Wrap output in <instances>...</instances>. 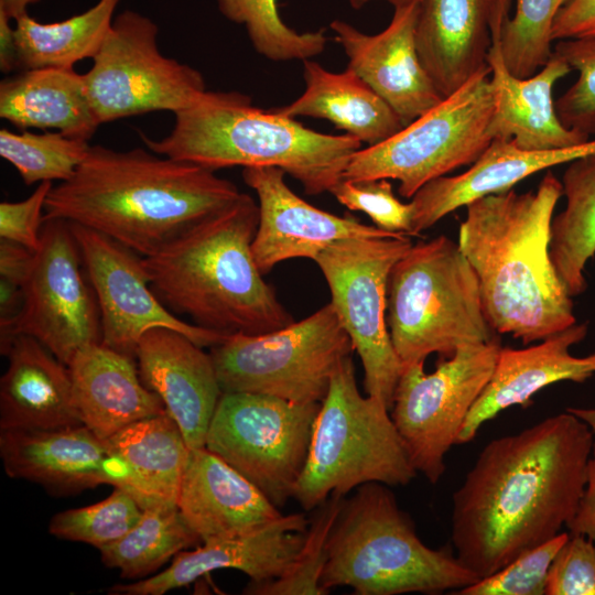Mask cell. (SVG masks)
I'll use <instances>...</instances> for the list:
<instances>
[{
	"label": "cell",
	"mask_w": 595,
	"mask_h": 595,
	"mask_svg": "<svg viewBox=\"0 0 595 595\" xmlns=\"http://www.w3.org/2000/svg\"><path fill=\"white\" fill-rule=\"evenodd\" d=\"M594 452L570 411L483 447L453 494L452 543L479 578L561 532L584 495Z\"/></svg>",
	"instance_id": "1"
},
{
	"label": "cell",
	"mask_w": 595,
	"mask_h": 595,
	"mask_svg": "<svg viewBox=\"0 0 595 595\" xmlns=\"http://www.w3.org/2000/svg\"><path fill=\"white\" fill-rule=\"evenodd\" d=\"M240 195L231 181L199 165L142 148L117 151L96 144L71 178L53 185L44 220L82 225L148 258Z\"/></svg>",
	"instance_id": "2"
},
{
	"label": "cell",
	"mask_w": 595,
	"mask_h": 595,
	"mask_svg": "<svg viewBox=\"0 0 595 595\" xmlns=\"http://www.w3.org/2000/svg\"><path fill=\"white\" fill-rule=\"evenodd\" d=\"M562 196L561 181L548 170L534 192L510 188L472 201L459 225L457 244L478 279L489 326L523 344L576 323L572 296L550 257Z\"/></svg>",
	"instance_id": "3"
},
{
	"label": "cell",
	"mask_w": 595,
	"mask_h": 595,
	"mask_svg": "<svg viewBox=\"0 0 595 595\" xmlns=\"http://www.w3.org/2000/svg\"><path fill=\"white\" fill-rule=\"evenodd\" d=\"M258 223V204L241 193L169 249L142 258L156 296L174 314L224 335L266 334L294 322L255 261Z\"/></svg>",
	"instance_id": "4"
},
{
	"label": "cell",
	"mask_w": 595,
	"mask_h": 595,
	"mask_svg": "<svg viewBox=\"0 0 595 595\" xmlns=\"http://www.w3.org/2000/svg\"><path fill=\"white\" fill-rule=\"evenodd\" d=\"M174 116L171 132L160 140L140 132L149 150L214 172L234 166L278 167L309 195L329 192L363 148L349 134L321 133L277 109L255 107L239 91L206 90Z\"/></svg>",
	"instance_id": "5"
},
{
	"label": "cell",
	"mask_w": 595,
	"mask_h": 595,
	"mask_svg": "<svg viewBox=\"0 0 595 595\" xmlns=\"http://www.w3.org/2000/svg\"><path fill=\"white\" fill-rule=\"evenodd\" d=\"M344 499L329 532L320 585L357 595L440 594L479 580L451 549H432L389 486L367 483ZM454 593V592H453Z\"/></svg>",
	"instance_id": "6"
},
{
	"label": "cell",
	"mask_w": 595,
	"mask_h": 595,
	"mask_svg": "<svg viewBox=\"0 0 595 595\" xmlns=\"http://www.w3.org/2000/svg\"><path fill=\"white\" fill-rule=\"evenodd\" d=\"M387 324L403 365L431 354L496 339L485 316L478 279L457 242L442 235L412 245L393 266Z\"/></svg>",
	"instance_id": "7"
},
{
	"label": "cell",
	"mask_w": 595,
	"mask_h": 595,
	"mask_svg": "<svg viewBox=\"0 0 595 595\" xmlns=\"http://www.w3.org/2000/svg\"><path fill=\"white\" fill-rule=\"evenodd\" d=\"M387 405L358 390L351 355L334 375L316 415L293 498L305 511L367 483L405 486L418 474Z\"/></svg>",
	"instance_id": "8"
},
{
	"label": "cell",
	"mask_w": 595,
	"mask_h": 595,
	"mask_svg": "<svg viewBox=\"0 0 595 595\" xmlns=\"http://www.w3.org/2000/svg\"><path fill=\"white\" fill-rule=\"evenodd\" d=\"M354 349L331 302L309 317L259 335L231 334L210 347L223 392L322 402Z\"/></svg>",
	"instance_id": "9"
},
{
	"label": "cell",
	"mask_w": 595,
	"mask_h": 595,
	"mask_svg": "<svg viewBox=\"0 0 595 595\" xmlns=\"http://www.w3.org/2000/svg\"><path fill=\"white\" fill-rule=\"evenodd\" d=\"M489 66L391 138L355 152L343 180L388 178L412 196L425 184L474 164L493 141Z\"/></svg>",
	"instance_id": "10"
},
{
	"label": "cell",
	"mask_w": 595,
	"mask_h": 595,
	"mask_svg": "<svg viewBox=\"0 0 595 595\" xmlns=\"http://www.w3.org/2000/svg\"><path fill=\"white\" fill-rule=\"evenodd\" d=\"M412 245L403 234L347 238L332 244L314 260L361 360L366 393L389 410L403 365L387 324L388 283L393 266Z\"/></svg>",
	"instance_id": "11"
},
{
	"label": "cell",
	"mask_w": 595,
	"mask_h": 595,
	"mask_svg": "<svg viewBox=\"0 0 595 595\" xmlns=\"http://www.w3.org/2000/svg\"><path fill=\"white\" fill-rule=\"evenodd\" d=\"M321 402L223 392L205 447L238 470L277 507L293 498Z\"/></svg>",
	"instance_id": "12"
},
{
	"label": "cell",
	"mask_w": 595,
	"mask_h": 595,
	"mask_svg": "<svg viewBox=\"0 0 595 595\" xmlns=\"http://www.w3.org/2000/svg\"><path fill=\"white\" fill-rule=\"evenodd\" d=\"M158 34L156 23L138 11L115 17L83 74L100 123L153 111L176 113L206 91L197 69L160 52Z\"/></svg>",
	"instance_id": "13"
},
{
	"label": "cell",
	"mask_w": 595,
	"mask_h": 595,
	"mask_svg": "<svg viewBox=\"0 0 595 595\" xmlns=\"http://www.w3.org/2000/svg\"><path fill=\"white\" fill-rule=\"evenodd\" d=\"M501 346L497 339L464 345L426 374L424 363L404 367L390 410L410 461L436 484L445 455L457 444L464 422L487 386Z\"/></svg>",
	"instance_id": "14"
},
{
	"label": "cell",
	"mask_w": 595,
	"mask_h": 595,
	"mask_svg": "<svg viewBox=\"0 0 595 595\" xmlns=\"http://www.w3.org/2000/svg\"><path fill=\"white\" fill-rule=\"evenodd\" d=\"M18 335L35 338L66 365L82 347L101 342L99 306L67 220L43 221L13 339Z\"/></svg>",
	"instance_id": "15"
},
{
	"label": "cell",
	"mask_w": 595,
	"mask_h": 595,
	"mask_svg": "<svg viewBox=\"0 0 595 595\" xmlns=\"http://www.w3.org/2000/svg\"><path fill=\"white\" fill-rule=\"evenodd\" d=\"M100 312L101 344L134 358L142 335L154 327L177 331L202 347L227 335L182 321L156 296L142 258L96 230L68 221Z\"/></svg>",
	"instance_id": "16"
},
{
	"label": "cell",
	"mask_w": 595,
	"mask_h": 595,
	"mask_svg": "<svg viewBox=\"0 0 595 595\" xmlns=\"http://www.w3.org/2000/svg\"><path fill=\"white\" fill-rule=\"evenodd\" d=\"M6 473L58 494L112 485L137 499L133 474L108 440L84 424L48 430L0 431Z\"/></svg>",
	"instance_id": "17"
},
{
	"label": "cell",
	"mask_w": 595,
	"mask_h": 595,
	"mask_svg": "<svg viewBox=\"0 0 595 595\" xmlns=\"http://www.w3.org/2000/svg\"><path fill=\"white\" fill-rule=\"evenodd\" d=\"M284 175L272 166L242 169L244 182L258 197L259 223L251 249L262 274L289 259L315 260L342 239L394 234L309 204L286 185Z\"/></svg>",
	"instance_id": "18"
},
{
	"label": "cell",
	"mask_w": 595,
	"mask_h": 595,
	"mask_svg": "<svg viewBox=\"0 0 595 595\" xmlns=\"http://www.w3.org/2000/svg\"><path fill=\"white\" fill-rule=\"evenodd\" d=\"M418 13L419 3L393 9L388 26L375 35L343 20L329 24L347 55V67L396 111L404 126L444 99L418 53Z\"/></svg>",
	"instance_id": "19"
},
{
	"label": "cell",
	"mask_w": 595,
	"mask_h": 595,
	"mask_svg": "<svg viewBox=\"0 0 595 595\" xmlns=\"http://www.w3.org/2000/svg\"><path fill=\"white\" fill-rule=\"evenodd\" d=\"M307 527L304 513L282 515L249 533L181 551L161 573L133 583L116 584L109 588V594L163 595L220 569L241 571L252 585L271 582L284 574L295 560Z\"/></svg>",
	"instance_id": "20"
},
{
	"label": "cell",
	"mask_w": 595,
	"mask_h": 595,
	"mask_svg": "<svg viewBox=\"0 0 595 595\" xmlns=\"http://www.w3.org/2000/svg\"><path fill=\"white\" fill-rule=\"evenodd\" d=\"M134 359L142 382L162 399L188 447H205L223 393L210 354L177 331L154 327L140 338Z\"/></svg>",
	"instance_id": "21"
},
{
	"label": "cell",
	"mask_w": 595,
	"mask_h": 595,
	"mask_svg": "<svg viewBox=\"0 0 595 595\" xmlns=\"http://www.w3.org/2000/svg\"><path fill=\"white\" fill-rule=\"evenodd\" d=\"M509 18L501 0H420L418 53L445 98L482 69Z\"/></svg>",
	"instance_id": "22"
},
{
	"label": "cell",
	"mask_w": 595,
	"mask_h": 595,
	"mask_svg": "<svg viewBox=\"0 0 595 595\" xmlns=\"http://www.w3.org/2000/svg\"><path fill=\"white\" fill-rule=\"evenodd\" d=\"M587 324H577L523 349L500 348L494 372L470 409L457 444L470 442L480 426L501 411L527 407L541 389L559 382H584L595 375V354L576 357L570 348L582 342Z\"/></svg>",
	"instance_id": "23"
},
{
	"label": "cell",
	"mask_w": 595,
	"mask_h": 595,
	"mask_svg": "<svg viewBox=\"0 0 595 595\" xmlns=\"http://www.w3.org/2000/svg\"><path fill=\"white\" fill-rule=\"evenodd\" d=\"M177 508L202 543L249 533L282 516L256 485L206 447L191 450Z\"/></svg>",
	"instance_id": "24"
},
{
	"label": "cell",
	"mask_w": 595,
	"mask_h": 595,
	"mask_svg": "<svg viewBox=\"0 0 595 595\" xmlns=\"http://www.w3.org/2000/svg\"><path fill=\"white\" fill-rule=\"evenodd\" d=\"M494 110L488 126L491 140H511L521 150H551L578 145L589 140L560 120L553 88L572 69L553 53L534 75L520 78L507 68L497 41L487 56Z\"/></svg>",
	"instance_id": "25"
},
{
	"label": "cell",
	"mask_w": 595,
	"mask_h": 595,
	"mask_svg": "<svg viewBox=\"0 0 595 595\" xmlns=\"http://www.w3.org/2000/svg\"><path fill=\"white\" fill-rule=\"evenodd\" d=\"M591 153H595V139L578 145L537 151L521 150L511 140H493L466 172L433 180L412 196L410 236L420 235L478 197L505 192L538 172Z\"/></svg>",
	"instance_id": "26"
},
{
	"label": "cell",
	"mask_w": 595,
	"mask_h": 595,
	"mask_svg": "<svg viewBox=\"0 0 595 595\" xmlns=\"http://www.w3.org/2000/svg\"><path fill=\"white\" fill-rule=\"evenodd\" d=\"M67 367L77 415L102 440L166 411L162 399L142 382L136 359L101 343L82 347Z\"/></svg>",
	"instance_id": "27"
},
{
	"label": "cell",
	"mask_w": 595,
	"mask_h": 595,
	"mask_svg": "<svg viewBox=\"0 0 595 595\" xmlns=\"http://www.w3.org/2000/svg\"><path fill=\"white\" fill-rule=\"evenodd\" d=\"M0 380V431L48 430L82 424L69 369L39 340L18 335Z\"/></svg>",
	"instance_id": "28"
},
{
	"label": "cell",
	"mask_w": 595,
	"mask_h": 595,
	"mask_svg": "<svg viewBox=\"0 0 595 595\" xmlns=\"http://www.w3.org/2000/svg\"><path fill=\"white\" fill-rule=\"evenodd\" d=\"M0 117L21 130L54 129L86 141L101 125L74 67L21 69L1 80Z\"/></svg>",
	"instance_id": "29"
},
{
	"label": "cell",
	"mask_w": 595,
	"mask_h": 595,
	"mask_svg": "<svg viewBox=\"0 0 595 595\" xmlns=\"http://www.w3.org/2000/svg\"><path fill=\"white\" fill-rule=\"evenodd\" d=\"M303 79V94L291 104L275 108L280 113L327 120L367 147L391 138L404 127L396 111L348 67L334 73L311 58L305 60Z\"/></svg>",
	"instance_id": "30"
},
{
	"label": "cell",
	"mask_w": 595,
	"mask_h": 595,
	"mask_svg": "<svg viewBox=\"0 0 595 595\" xmlns=\"http://www.w3.org/2000/svg\"><path fill=\"white\" fill-rule=\"evenodd\" d=\"M108 441L130 467L142 509L177 506L191 448L167 411L134 422Z\"/></svg>",
	"instance_id": "31"
},
{
	"label": "cell",
	"mask_w": 595,
	"mask_h": 595,
	"mask_svg": "<svg viewBox=\"0 0 595 595\" xmlns=\"http://www.w3.org/2000/svg\"><path fill=\"white\" fill-rule=\"evenodd\" d=\"M561 183L566 204L552 219L550 257L574 298L585 291V266L595 256V153L567 163Z\"/></svg>",
	"instance_id": "32"
},
{
	"label": "cell",
	"mask_w": 595,
	"mask_h": 595,
	"mask_svg": "<svg viewBox=\"0 0 595 595\" xmlns=\"http://www.w3.org/2000/svg\"><path fill=\"white\" fill-rule=\"evenodd\" d=\"M121 0H98L68 19L42 23L28 12L14 19L21 69L74 67L102 45Z\"/></svg>",
	"instance_id": "33"
},
{
	"label": "cell",
	"mask_w": 595,
	"mask_h": 595,
	"mask_svg": "<svg viewBox=\"0 0 595 595\" xmlns=\"http://www.w3.org/2000/svg\"><path fill=\"white\" fill-rule=\"evenodd\" d=\"M199 544L177 506H155L143 509L134 527L99 551L106 566L133 580L150 575L181 551Z\"/></svg>",
	"instance_id": "34"
},
{
	"label": "cell",
	"mask_w": 595,
	"mask_h": 595,
	"mask_svg": "<svg viewBox=\"0 0 595 595\" xmlns=\"http://www.w3.org/2000/svg\"><path fill=\"white\" fill-rule=\"evenodd\" d=\"M229 21L245 25L253 48L274 62L310 60L324 52L325 30L298 32L281 19L277 0H216Z\"/></svg>",
	"instance_id": "35"
},
{
	"label": "cell",
	"mask_w": 595,
	"mask_h": 595,
	"mask_svg": "<svg viewBox=\"0 0 595 595\" xmlns=\"http://www.w3.org/2000/svg\"><path fill=\"white\" fill-rule=\"evenodd\" d=\"M90 144L61 132L34 133L0 130V155L19 173L25 185L63 182L73 176Z\"/></svg>",
	"instance_id": "36"
},
{
	"label": "cell",
	"mask_w": 595,
	"mask_h": 595,
	"mask_svg": "<svg viewBox=\"0 0 595 595\" xmlns=\"http://www.w3.org/2000/svg\"><path fill=\"white\" fill-rule=\"evenodd\" d=\"M569 0H516L497 40L509 72L520 78L539 72L553 55L554 20Z\"/></svg>",
	"instance_id": "37"
},
{
	"label": "cell",
	"mask_w": 595,
	"mask_h": 595,
	"mask_svg": "<svg viewBox=\"0 0 595 595\" xmlns=\"http://www.w3.org/2000/svg\"><path fill=\"white\" fill-rule=\"evenodd\" d=\"M143 509L127 490L115 487L106 499L54 515L48 532L63 540L101 549L122 538L140 520Z\"/></svg>",
	"instance_id": "38"
},
{
	"label": "cell",
	"mask_w": 595,
	"mask_h": 595,
	"mask_svg": "<svg viewBox=\"0 0 595 595\" xmlns=\"http://www.w3.org/2000/svg\"><path fill=\"white\" fill-rule=\"evenodd\" d=\"M344 496H332L317 508L307 527L304 542L280 577L260 585L248 584L242 593L249 595H324L320 578L326 563V543L343 506Z\"/></svg>",
	"instance_id": "39"
},
{
	"label": "cell",
	"mask_w": 595,
	"mask_h": 595,
	"mask_svg": "<svg viewBox=\"0 0 595 595\" xmlns=\"http://www.w3.org/2000/svg\"><path fill=\"white\" fill-rule=\"evenodd\" d=\"M553 53L577 71L576 82L555 100L561 122L569 129L595 134V36L555 41Z\"/></svg>",
	"instance_id": "40"
},
{
	"label": "cell",
	"mask_w": 595,
	"mask_h": 595,
	"mask_svg": "<svg viewBox=\"0 0 595 595\" xmlns=\"http://www.w3.org/2000/svg\"><path fill=\"white\" fill-rule=\"evenodd\" d=\"M570 533L560 532L497 572L454 592L457 595H544L550 565Z\"/></svg>",
	"instance_id": "41"
},
{
	"label": "cell",
	"mask_w": 595,
	"mask_h": 595,
	"mask_svg": "<svg viewBox=\"0 0 595 595\" xmlns=\"http://www.w3.org/2000/svg\"><path fill=\"white\" fill-rule=\"evenodd\" d=\"M329 193L350 210L363 212L382 230L410 237L413 209L393 193L388 178L340 180Z\"/></svg>",
	"instance_id": "42"
},
{
	"label": "cell",
	"mask_w": 595,
	"mask_h": 595,
	"mask_svg": "<svg viewBox=\"0 0 595 595\" xmlns=\"http://www.w3.org/2000/svg\"><path fill=\"white\" fill-rule=\"evenodd\" d=\"M545 595H595V544L570 533L548 573Z\"/></svg>",
	"instance_id": "43"
},
{
	"label": "cell",
	"mask_w": 595,
	"mask_h": 595,
	"mask_svg": "<svg viewBox=\"0 0 595 595\" xmlns=\"http://www.w3.org/2000/svg\"><path fill=\"white\" fill-rule=\"evenodd\" d=\"M53 182L39 183L34 192L20 202H1L0 238L36 251L41 242L46 197Z\"/></svg>",
	"instance_id": "44"
},
{
	"label": "cell",
	"mask_w": 595,
	"mask_h": 595,
	"mask_svg": "<svg viewBox=\"0 0 595 595\" xmlns=\"http://www.w3.org/2000/svg\"><path fill=\"white\" fill-rule=\"evenodd\" d=\"M581 36H595V0H569L554 20L553 41Z\"/></svg>",
	"instance_id": "45"
},
{
	"label": "cell",
	"mask_w": 595,
	"mask_h": 595,
	"mask_svg": "<svg viewBox=\"0 0 595 595\" xmlns=\"http://www.w3.org/2000/svg\"><path fill=\"white\" fill-rule=\"evenodd\" d=\"M34 253L22 245L0 238V282L24 290Z\"/></svg>",
	"instance_id": "46"
},
{
	"label": "cell",
	"mask_w": 595,
	"mask_h": 595,
	"mask_svg": "<svg viewBox=\"0 0 595 595\" xmlns=\"http://www.w3.org/2000/svg\"><path fill=\"white\" fill-rule=\"evenodd\" d=\"M566 528L570 533L585 536L595 544V455L589 462L584 495L577 511L567 522Z\"/></svg>",
	"instance_id": "47"
},
{
	"label": "cell",
	"mask_w": 595,
	"mask_h": 595,
	"mask_svg": "<svg viewBox=\"0 0 595 595\" xmlns=\"http://www.w3.org/2000/svg\"><path fill=\"white\" fill-rule=\"evenodd\" d=\"M13 19L0 10V69L4 74L20 68L19 48Z\"/></svg>",
	"instance_id": "48"
},
{
	"label": "cell",
	"mask_w": 595,
	"mask_h": 595,
	"mask_svg": "<svg viewBox=\"0 0 595 595\" xmlns=\"http://www.w3.org/2000/svg\"><path fill=\"white\" fill-rule=\"evenodd\" d=\"M41 0H0V10L13 20L28 12V8Z\"/></svg>",
	"instance_id": "49"
},
{
	"label": "cell",
	"mask_w": 595,
	"mask_h": 595,
	"mask_svg": "<svg viewBox=\"0 0 595 595\" xmlns=\"http://www.w3.org/2000/svg\"><path fill=\"white\" fill-rule=\"evenodd\" d=\"M567 411L572 412L580 419H582L592 430L594 434V452L595 455V408L584 409V408H567Z\"/></svg>",
	"instance_id": "50"
},
{
	"label": "cell",
	"mask_w": 595,
	"mask_h": 595,
	"mask_svg": "<svg viewBox=\"0 0 595 595\" xmlns=\"http://www.w3.org/2000/svg\"><path fill=\"white\" fill-rule=\"evenodd\" d=\"M347 1H348L349 6L353 9L359 10V9L364 8L366 4H368V3H370L371 1H375V0H347ZM383 1L391 4L393 7V9L408 7V6L415 4V3L420 2V0H383Z\"/></svg>",
	"instance_id": "51"
},
{
	"label": "cell",
	"mask_w": 595,
	"mask_h": 595,
	"mask_svg": "<svg viewBox=\"0 0 595 595\" xmlns=\"http://www.w3.org/2000/svg\"><path fill=\"white\" fill-rule=\"evenodd\" d=\"M513 0H501L502 9L507 15H509L510 7Z\"/></svg>",
	"instance_id": "52"
}]
</instances>
